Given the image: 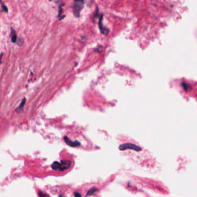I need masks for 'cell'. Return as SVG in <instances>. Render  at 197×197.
Masks as SVG:
<instances>
[{
  "label": "cell",
  "instance_id": "cell-1",
  "mask_svg": "<svg viewBox=\"0 0 197 197\" xmlns=\"http://www.w3.org/2000/svg\"><path fill=\"white\" fill-rule=\"evenodd\" d=\"M72 162L70 160H63L60 162H54L52 165V168L53 170L57 171H64L68 170L71 166Z\"/></svg>",
  "mask_w": 197,
  "mask_h": 197
},
{
  "label": "cell",
  "instance_id": "cell-2",
  "mask_svg": "<svg viewBox=\"0 0 197 197\" xmlns=\"http://www.w3.org/2000/svg\"><path fill=\"white\" fill-rule=\"evenodd\" d=\"M72 6L73 14L76 17H79L82 9L83 8L85 0H73Z\"/></svg>",
  "mask_w": 197,
  "mask_h": 197
},
{
  "label": "cell",
  "instance_id": "cell-3",
  "mask_svg": "<svg viewBox=\"0 0 197 197\" xmlns=\"http://www.w3.org/2000/svg\"><path fill=\"white\" fill-rule=\"evenodd\" d=\"M128 149L137 151H141V149H142L139 146H137L134 144H129V143L121 145L119 146V149L121 150V151H124V150Z\"/></svg>",
  "mask_w": 197,
  "mask_h": 197
},
{
  "label": "cell",
  "instance_id": "cell-4",
  "mask_svg": "<svg viewBox=\"0 0 197 197\" xmlns=\"http://www.w3.org/2000/svg\"><path fill=\"white\" fill-rule=\"evenodd\" d=\"M103 16H104L103 14H102L100 16L99 22H98V27H99V29H100L102 34L104 35H108L109 33V30L103 25V23H102Z\"/></svg>",
  "mask_w": 197,
  "mask_h": 197
},
{
  "label": "cell",
  "instance_id": "cell-5",
  "mask_svg": "<svg viewBox=\"0 0 197 197\" xmlns=\"http://www.w3.org/2000/svg\"><path fill=\"white\" fill-rule=\"evenodd\" d=\"M64 142L67 144L68 145L70 146L71 147H78L79 146L81 145V142H79L78 141H72L71 139H70L67 136H65L64 137Z\"/></svg>",
  "mask_w": 197,
  "mask_h": 197
},
{
  "label": "cell",
  "instance_id": "cell-6",
  "mask_svg": "<svg viewBox=\"0 0 197 197\" xmlns=\"http://www.w3.org/2000/svg\"><path fill=\"white\" fill-rule=\"evenodd\" d=\"M57 3H58L57 2ZM64 5V4L63 3L61 2V1H59V2L58 3V17L60 19V20H62L63 18V17H64L65 16V15H63L62 16V14H63V8L62 6Z\"/></svg>",
  "mask_w": 197,
  "mask_h": 197
},
{
  "label": "cell",
  "instance_id": "cell-7",
  "mask_svg": "<svg viewBox=\"0 0 197 197\" xmlns=\"http://www.w3.org/2000/svg\"><path fill=\"white\" fill-rule=\"evenodd\" d=\"M25 102H26V99L24 97L23 98V99L22 100V102L20 103V105H19V106L17 108V109L16 110V112L19 113L20 111H22L23 110L24 106L25 105Z\"/></svg>",
  "mask_w": 197,
  "mask_h": 197
},
{
  "label": "cell",
  "instance_id": "cell-8",
  "mask_svg": "<svg viewBox=\"0 0 197 197\" xmlns=\"http://www.w3.org/2000/svg\"><path fill=\"white\" fill-rule=\"evenodd\" d=\"M11 42L12 43L17 42V35L15 31L13 29H11Z\"/></svg>",
  "mask_w": 197,
  "mask_h": 197
},
{
  "label": "cell",
  "instance_id": "cell-9",
  "mask_svg": "<svg viewBox=\"0 0 197 197\" xmlns=\"http://www.w3.org/2000/svg\"><path fill=\"white\" fill-rule=\"evenodd\" d=\"M1 7H2V9H3V11H4V12H6V13H8V8H7V6H6L5 4H4L2 2H1Z\"/></svg>",
  "mask_w": 197,
  "mask_h": 197
},
{
  "label": "cell",
  "instance_id": "cell-10",
  "mask_svg": "<svg viewBox=\"0 0 197 197\" xmlns=\"http://www.w3.org/2000/svg\"><path fill=\"white\" fill-rule=\"evenodd\" d=\"M38 195H39V197H49L47 194H45L44 192H42V191H39V193H38Z\"/></svg>",
  "mask_w": 197,
  "mask_h": 197
},
{
  "label": "cell",
  "instance_id": "cell-11",
  "mask_svg": "<svg viewBox=\"0 0 197 197\" xmlns=\"http://www.w3.org/2000/svg\"><path fill=\"white\" fill-rule=\"evenodd\" d=\"M17 43L18 45L21 46V45H22L23 43V40L22 39H19L17 41Z\"/></svg>",
  "mask_w": 197,
  "mask_h": 197
}]
</instances>
